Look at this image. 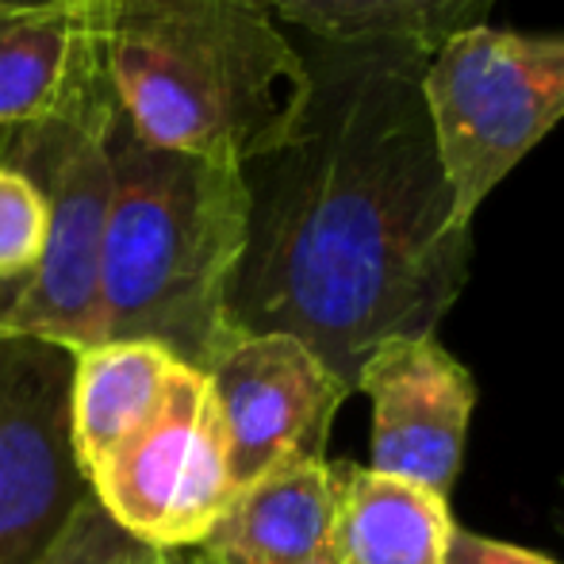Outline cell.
Segmentation results:
<instances>
[{
	"instance_id": "6da1fadb",
	"label": "cell",
	"mask_w": 564,
	"mask_h": 564,
	"mask_svg": "<svg viewBox=\"0 0 564 564\" xmlns=\"http://www.w3.org/2000/svg\"><path fill=\"white\" fill-rule=\"evenodd\" d=\"M307 100L284 147L242 165L246 250L227 296L238 335L300 338L349 395L384 341L431 338L457 304L473 227L423 97V46H300Z\"/></svg>"
},
{
	"instance_id": "7a4b0ae2",
	"label": "cell",
	"mask_w": 564,
	"mask_h": 564,
	"mask_svg": "<svg viewBox=\"0 0 564 564\" xmlns=\"http://www.w3.org/2000/svg\"><path fill=\"white\" fill-rule=\"evenodd\" d=\"M112 204L100 246V341H154L208 372L238 335L227 296L246 250L250 188L230 154L150 147L123 108L108 139Z\"/></svg>"
},
{
	"instance_id": "3957f363",
	"label": "cell",
	"mask_w": 564,
	"mask_h": 564,
	"mask_svg": "<svg viewBox=\"0 0 564 564\" xmlns=\"http://www.w3.org/2000/svg\"><path fill=\"white\" fill-rule=\"evenodd\" d=\"M108 69L142 142L242 165L292 139L312 89L258 0H108Z\"/></svg>"
},
{
	"instance_id": "277c9868",
	"label": "cell",
	"mask_w": 564,
	"mask_h": 564,
	"mask_svg": "<svg viewBox=\"0 0 564 564\" xmlns=\"http://www.w3.org/2000/svg\"><path fill=\"white\" fill-rule=\"evenodd\" d=\"M119 119L112 69L82 82L51 112L0 131V165L20 170L43 193L51 235L39 273L0 315V335L100 346V246L112 204L108 139Z\"/></svg>"
},
{
	"instance_id": "5b68a950",
	"label": "cell",
	"mask_w": 564,
	"mask_h": 564,
	"mask_svg": "<svg viewBox=\"0 0 564 564\" xmlns=\"http://www.w3.org/2000/svg\"><path fill=\"white\" fill-rule=\"evenodd\" d=\"M423 97L457 224L564 119V35L473 28L431 54Z\"/></svg>"
},
{
	"instance_id": "8992f818",
	"label": "cell",
	"mask_w": 564,
	"mask_h": 564,
	"mask_svg": "<svg viewBox=\"0 0 564 564\" xmlns=\"http://www.w3.org/2000/svg\"><path fill=\"white\" fill-rule=\"evenodd\" d=\"M93 499L154 550H193L235 499L208 372L181 361L162 411L89 476Z\"/></svg>"
},
{
	"instance_id": "52a82bcc",
	"label": "cell",
	"mask_w": 564,
	"mask_h": 564,
	"mask_svg": "<svg viewBox=\"0 0 564 564\" xmlns=\"http://www.w3.org/2000/svg\"><path fill=\"white\" fill-rule=\"evenodd\" d=\"M74 357L0 335V564H31L93 496L69 426Z\"/></svg>"
},
{
	"instance_id": "ba28073f",
	"label": "cell",
	"mask_w": 564,
	"mask_h": 564,
	"mask_svg": "<svg viewBox=\"0 0 564 564\" xmlns=\"http://www.w3.org/2000/svg\"><path fill=\"white\" fill-rule=\"evenodd\" d=\"M208 384L227 434L235 491L296 460H327L341 380L292 335H235L212 361Z\"/></svg>"
},
{
	"instance_id": "9c48e42d",
	"label": "cell",
	"mask_w": 564,
	"mask_h": 564,
	"mask_svg": "<svg viewBox=\"0 0 564 564\" xmlns=\"http://www.w3.org/2000/svg\"><path fill=\"white\" fill-rule=\"evenodd\" d=\"M372 403V468L449 496L476 384L438 338L384 341L357 372Z\"/></svg>"
},
{
	"instance_id": "30bf717a",
	"label": "cell",
	"mask_w": 564,
	"mask_h": 564,
	"mask_svg": "<svg viewBox=\"0 0 564 564\" xmlns=\"http://www.w3.org/2000/svg\"><path fill=\"white\" fill-rule=\"evenodd\" d=\"M108 69V0H0V131Z\"/></svg>"
},
{
	"instance_id": "8fae6325",
	"label": "cell",
	"mask_w": 564,
	"mask_h": 564,
	"mask_svg": "<svg viewBox=\"0 0 564 564\" xmlns=\"http://www.w3.org/2000/svg\"><path fill=\"white\" fill-rule=\"evenodd\" d=\"M330 460H296L235 491L196 550L212 564H338Z\"/></svg>"
},
{
	"instance_id": "7c38bea8",
	"label": "cell",
	"mask_w": 564,
	"mask_h": 564,
	"mask_svg": "<svg viewBox=\"0 0 564 564\" xmlns=\"http://www.w3.org/2000/svg\"><path fill=\"white\" fill-rule=\"evenodd\" d=\"M338 564H446L457 522L442 491L377 468L335 465Z\"/></svg>"
},
{
	"instance_id": "4fadbf2b",
	"label": "cell",
	"mask_w": 564,
	"mask_h": 564,
	"mask_svg": "<svg viewBox=\"0 0 564 564\" xmlns=\"http://www.w3.org/2000/svg\"><path fill=\"white\" fill-rule=\"evenodd\" d=\"M177 365L170 349L134 338L100 341L74 357L69 426L85 476L116 457L162 411Z\"/></svg>"
},
{
	"instance_id": "5bb4252c",
	"label": "cell",
	"mask_w": 564,
	"mask_h": 564,
	"mask_svg": "<svg viewBox=\"0 0 564 564\" xmlns=\"http://www.w3.org/2000/svg\"><path fill=\"white\" fill-rule=\"evenodd\" d=\"M319 43H392L442 51L449 39L488 23L496 0H258Z\"/></svg>"
},
{
	"instance_id": "9a60e30c",
	"label": "cell",
	"mask_w": 564,
	"mask_h": 564,
	"mask_svg": "<svg viewBox=\"0 0 564 564\" xmlns=\"http://www.w3.org/2000/svg\"><path fill=\"white\" fill-rule=\"evenodd\" d=\"M51 235L46 200L20 170L0 165V315L39 273Z\"/></svg>"
},
{
	"instance_id": "2e32d148",
	"label": "cell",
	"mask_w": 564,
	"mask_h": 564,
	"mask_svg": "<svg viewBox=\"0 0 564 564\" xmlns=\"http://www.w3.org/2000/svg\"><path fill=\"white\" fill-rule=\"evenodd\" d=\"M31 564H162V550L127 534L112 514L89 496L69 514L62 534Z\"/></svg>"
},
{
	"instance_id": "e0dca14e",
	"label": "cell",
	"mask_w": 564,
	"mask_h": 564,
	"mask_svg": "<svg viewBox=\"0 0 564 564\" xmlns=\"http://www.w3.org/2000/svg\"><path fill=\"white\" fill-rule=\"evenodd\" d=\"M446 564H561V561L530 553V550H522V545L491 542V538H480V534H473V530H457L449 542Z\"/></svg>"
},
{
	"instance_id": "ac0fdd59",
	"label": "cell",
	"mask_w": 564,
	"mask_h": 564,
	"mask_svg": "<svg viewBox=\"0 0 564 564\" xmlns=\"http://www.w3.org/2000/svg\"><path fill=\"white\" fill-rule=\"evenodd\" d=\"M162 564H212V561L204 557V553L193 545V550H165L162 553Z\"/></svg>"
}]
</instances>
